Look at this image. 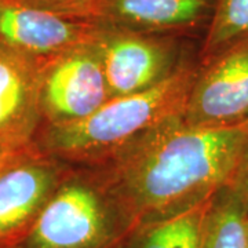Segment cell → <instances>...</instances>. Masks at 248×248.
I'll use <instances>...</instances> for the list:
<instances>
[{"instance_id":"obj_2","label":"cell","mask_w":248,"mask_h":248,"mask_svg":"<svg viewBox=\"0 0 248 248\" xmlns=\"http://www.w3.org/2000/svg\"><path fill=\"white\" fill-rule=\"evenodd\" d=\"M200 62L196 57L153 89L110 98L78 123L42 125L35 148L73 167H98L120 156L148 134L184 115Z\"/></svg>"},{"instance_id":"obj_16","label":"cell","mask_w":248,"mask_h":248,"mask_svg":"<svg viewBox=\"0 0 248 248\" xmlns=\"http://www.w3.org/2000/svg\"><path fill=\"white\" fill-rule=\"evenodd\" d=\"M25 1H29L32 4L45 7V9L58 11V13H62V14H68L73 9L80 7V6H83L86 3H90L93 0H25Z\"/></svg>"},{"instance_id":"obj_7","label":"cell","mask_w":248,"mask_h":248,"mask_svg":"<svg viewBox=\"0 0 248 248\" xmlns=\"http://www.w3.org/2000/svg\"><path fill=\"white\" fill-rule=\"evenodd\" d=\"M182 119L204 128L248 123V39L200 63Z\"/></svg>"},{"instance_id":"obj_17","label":"cell","mask_w":248,"mask_h":248,"mask_svg":"<svg viewBox=\"0 0 248 248\" xmlns=\"http://www.w3.org/2000/svg\"><path fill=\"white\" fill-rule=\"evenodd\" d=\"M244 232H246V243L248 248V213L246 214V218H244Z\"/></svg>"},{"instance_id":"obj_13","label":"cell","mask_w":248,"mask_h":248,"mask_svg":"<svg viewBox=\"0 0 248 248\" xmlns=\"http://www.w3.org/2000/svg\"><path fill=\"white\" fill-rule=\"evenodd\" d=\"M244 218L246 210L225 186L211 200L204 228L203 248H247Z\"/></svg>"},{"instance_id":"obj_8","label":"cell","mask_w":248,"mask_h":248,"mask_svg":"<svg viewBox=\"0 0 248 248\" xmlns=\"http://www.w3.org/2000/svg\"><path fill=\"white\" fill-rule=\"evenodd\" d=\"M71 166L33 149L0 174V248L18 247Z\"/></svg>"},{"instance_id":"obj_3","label":"cell","mask_w":248,"mask_h":248,"mask_svg":"<svg viewBox=\"0 0 248 248\" xmlns=\"http://www.w3.org/2000/svg\"><path fill=\"white\" fill-rule=\"evenodd\" d=\"M131 229L97 170L71 166L18 248H119Z\"/></svg>"},{"instance_id":"obj_9","label":"cell","mask_w":248,"mask_h":248,"mask_svg":"<svg viewBox=\"0 0 248 248\" xmlns=\"http://www.w3.org/2000/svg\"><path fill=\"white\" fill-rule=\"evenodd\" d=\"M98 27L25 0H0V43L48 60L93 40Z\"/></svg>"},{"instance_id":"obj_5","label":"cell","mask_w":248,"mask_h":248,"mask_svg":"<svg viewBox=\"0 0 248 248\" xmlns=\"http://www.w3.org/2000/svg\"><path fill=\"white\" fill-rule=\"evenodd\" d=\"M112 98L93 42L43 61L40 80L42 125L78 123Z\"/></svg>"},{"instance_id":"obj_11","label":"cell","mask_w":248,"mask_h":248,"mask_svg":"<svg viewBox=\"0 0 248 248\" xmlns=\"http://www.w3.org/2000/svg\"><path fill=\"white\" fill-rule=\"evenodd\" d=\"M211 200L213 197L184 213L135 226L119 248H203Z\"/></svg>"},{"instance_id":"obj_1","label":"cell","mask_w":248,"mask_h":248,"mask_svg":"<svg viewBox=\"0 0 248 248\" xmlns=\"http://www.w3.org/2000/svg\"><path fill=\"white\" fill-rule=\"evenodd\" d=\"M247 138L248 123L204 128L179 116L90 169L107 181L135 228L184 213L229 185Z\"/></svg>"},{"instance_id":"obj_12","label":"cell","mask_w":248,"mask_h":248,"mask_svg":"<svg viewBox=\"0 0 248 248\" xmlns=\"http://www.w3.org/2000/svg\"><path fill=\"white\" fill-rule=\"evenodd\" d=\"M247 39L248 0H217L211 24L199 47V62L205 63Z\"/></svg>"},{"instance_id":"obj_6","label":"cell","mask_w":248,"mask_h":248,"mask_svg":"<svg viewBox=\"0 0 248 248\" xmlns=\"http://www.w3.org/2000/svg\"><path fill=\"white\" fill-rule=\"evenodd\" d=\"M217 0H93L68 13L95 27L190 37L202 43Z\"/></svg>"},{"instance_id":"obj_18","label":"cell","mask_w":248,"mask_h":248,"mask_svg":"<svg viewBox=\"0 0 248 248\" xmlns=\"http://www.w3.org/2000/svg\"><path fill=\"white\" fill-rule=\"evenodd\" d=\"M13 248H18V247H13Z\"/></svg>"},{"instance_id":"obj_10","label":"cell","mask_w":248,"mask_h":248,"mask_svg":"<svg viewBox=\"0 0 248 248\" xmlns=\"http://www.w3.org/2000/svg\"><path fill=\"white\" fill-rule=\"evenodd\" d=\"M43 61L0 43V148H29L42 127Z\"/></svg>"},{"instance_id":"obj_4","label":"cell","mask_w":248,"mask_h":248,"mask_svg":"<svg viewBox=\"0 0 248 248\" xmlns=\"http://www.w3.org/2000/svg\"><path fill=\"white\" fill-rule=\"evenodd\" d=\"M91 42L99 54L112 98L159 86L199 54L195 46L199 40L184 36L98 27Z\"/></svg>"},{"instance_id":"obj_15","label":"cell","mask_w":248,"mask_h":248,"mask_svg":"<svg viewBox=\"0 0 248 248\" xmlns=\"http://www.w3.org/2000/svg\"><path fill=\"white\" fill-rule=\"evenodd\" d=\"M33 149H35V145L29 146V148H21V149L0 148V174L10 169L11 166L17 164L18 161L25 159L28 155H31L33 152Z\"/></svg>"},{"instance_id":"obj_14","label":"cell","mask_w":248,"mask_h":248,"mask_svg":"<svg viewBox=\"0 0 248 248\" xmlns=\"http://www.w3.org/2000/svg\"><path fill=\"white\" fill-rule=\"evenodd\" d=\"M228 187L233 192V195L239 199V202L248 213V138L246 145L243 148V152L240 155L239 163L236 166V170L233 172L231 182Z\"/></svg>"}]
</instances>
